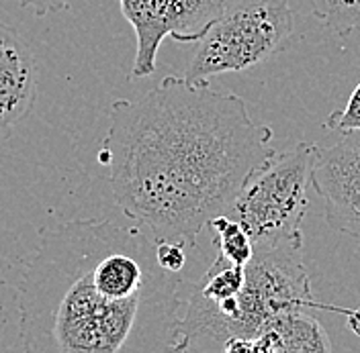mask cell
I'll use <instances>...</instances> for the list:
<instances>
[{
	"label": "cell",
	"mask_w": 360,
	"mask_h": 353,
	"mask_svg": "<svg viewBox=\"0 0 360 353\" xmlns=\"http://www.w3.org/2000/svg\"><path fill=\"white\" fill-rule=\"evenodd\" d=\"M311 186L326 222L338 233L360 237V133H344L330 147L317 145Z\"/></svg>",
	"instance_id": "cell-7"
},
{
	"label": "cell",
	"mask_w": 360,
	"mask_h": 353,
	"mask_svg": "<svg viewBox=\"0 0 360 353\" xmlns=\"http://www.w3.org/2000/svg\"><path fill=\"white\" fill-rule=\"evenodd\" d=\"M334 349L328 333L307 310L272 317L250 343L248 353H328Z\"/></svg>",
	"instance_id": "cell-9"
},
{
	"label": "cell",
	"mask_w": 360,
	"mask_h": 353,
	"mask_svg": "<svg viewBox=\"0 0 360 353\" xmlns=\"http://www.w3.org/2000/svg\"><path fill=\"white\" fill-rule=\"evenodd\" d=\"M22 8H31L37 17H45L51 13H60V11H68L72 0H13Z\"/></svg>",
	"instance_id": "cell-14"
},
{
	"label": "cell",
	"mask_w": 360,
	"mask_h": 353,
	"mask_svg": "<svg viewBox=\"0 0 360 353\" xmlns=\"http://www.w3.org/2000/svg\"><path fill=\"white\" fill-rule=\"evenodd\" d=\"M19 292V335L27 352L115 353L143 307H158L168 274L156 243L137 225L78 219L39 231Z\"/></svg>",
	"instance_id": "cell-2"
},
{
	"label": "cell",
	"mask_w": 360,
	"mask_h": 353,
	"mask_svg": "<svg viewBox=\"0 0 360 353\" xmlns=\"http://www.w3.org/2000/svg\"><path fill=\"white\" fill-rule=\"evenodd\" d=\"M156 243L158 265L172 276H179L186 265V245L180 241H154Z\"/></svg>",
	"instance_id": "cell-13"
},
{
	"label": "cell",
	"mask_w": 360,
	"mask_h": 353,
	"mask_svg": "<svg viewBox=\"0 0 360 353\" xmlns=\"http://www.w3.org/2000/svg\"><path fill=\"white\" fill-rule=\"evenodd\" d=\"M348 321H346V325H348V329L352 333H356L360 335V307L359 309H350L348 310Z\"/></svg>",
	"instance_id": "cell-15"
},
{
	"label": "cell",
	"mask_w": 360,
	"mask_h": 353,
	"mask_svg": "<svg viewBox=\"0 0 360 353\" xmlns=\"http://www.w3.org/2000/svg\"><path fill=\"white\" fill-rule=\"evenodd\" d=\"M35 98V58L19 31L0 19V145L31 114Z\"/></svg>",
	"instance_id": "cell-8"
},
{
	"label": "cell",
	"mask_w": 360,
	"mask_h": 353,
	"mask_svg": "<svg viewBox=\"0 0 360 353\" xmlns=\"http://www.w3.org/2000/svg\"><path fill=\"white\" fill-rule=\"evenodd\" d=\"M231 0H119L123 17L135 31L131 80L156 72L158 49L166 37L179 44H197Z\"/></svg>",
	"instance_id": "cell-6"
},
{
	"label": "cell",
	"mask_w": 360,
	"mask_h": 353,
	"mask_svg": "<svg viewBox=\"0 0 360 353\" xmlns=\"http://www.w3.org/2000/svg\"><path fill=\"white\" fill-rule=\"evenodd\" d=\"M301 253L303 245L254 249V258L244 265L246 284L240 292V317L231 341L224 347L225 353H248V343L281 312L321 309L348 314L350 309L315 302Z\"/></svg>",
	"instance_id": "cell-5"
},
{
	"label": "cell",
	"mask_w": 360,
	"mask_h": 353,
	"mask_svg": "<svg viewBox=\"0 0 360 353\" xmlns=\"http://www.w3.org/2000/svg\"><path fill=\"white\" fill-rule=\"evenodd\" d=\"M292 27L289 0H231L197 41L184 76L209 82L221 74L246 72L283 53Z\"/></svg>",
	"instance_id": "cell-4"
},
{
	"label": "cell",
	"mask_w": 360,
	"mask_h": 353,
	"mask_svg": "<svg viewBox=\"0 0 360 353\" xmlns=\"http://www.w3.org/2000/svg\"><path fill=\"white\" fill-rule=\"evenodd\" d=\"M314 17L338 37L360 31V0H307Z\"/></svg>",
	"instance_id": "cell-11"
},
{
	"label": "cell",
	"mask_w": 360,
	"mask_h": 353,
	"mask_svg": "<svg viewBox=\"0 0 360 353\" xmlns=\"http://www.w3.org/2000/svg\"><path fill=\"white\" fill-rule=\"evenodd\" d=\"M323 129L334 133H360V82L352 90L348 102L326 119Z\"/></svg>",
	"instance_id": "cell-12"
},
{
	"label": "cell",
	"mask_w": 360,
	"mask_h": 353,
	"mask_svg": "<svg viewBox=\"0 0 360 353\" xmlns=\"http://www.w3.org/2000/svg\"><path fill=\"white\" fill-rule=\"evenodd\" d=\"M315 154V143L299 141L272 155L248 178L229 217L246 229L254 249L303 245L301 225L309 211L307 186Z\"/></svg>",
	"instance_id": "cell-3"
},
{
	"label": "cell",
	"mask_w": 360,
	"mask_h": 353,
	"mask_svg": "<svg viewBox=\"0 0 360 353\" xmlns=\"http://www.w3.org/2000/svg\"><path fill=\"white\" fill-rule=\"evenodd\" d=\"M215 233V245L219 253L231 260L233 264L246 265L254 258V243L250 239L248 231L229 215H217L207 225Z\"/></svg>",
	"instance_id": "cell-10"
},
{
	"label": "cell",
	"mask_w": 360,
	"mask_h": 353,
	"mask_svg": "<svg viewBox=\"0 0 360 353\" xmlns=\"http://www.w3.org/2000/svg\"><path fill=\"white\" fill-rule=\"evenodd\" d=\"M274 133L242 96L166 76L137 100H115L98 161L121 213L154 241L195 247L217 215L276 154Z\"/></svg>",
	"instance_id": "cell-1"
}]
</instances>
